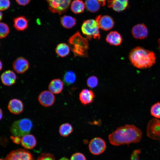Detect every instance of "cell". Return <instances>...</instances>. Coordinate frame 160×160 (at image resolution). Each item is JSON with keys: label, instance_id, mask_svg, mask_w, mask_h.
<instances>
[{"label": "cell", "instance_id": "cell-1", "mask_svg": "<svg viewBox=\"0 0 160 160\" xmlns=\"http://www.w3.org/2000/svg\"><path fill=\"white\" fill-rule=\"evenodd\" d=\"M141 130L135 126L126 124L117 128L108 136L111 144L115 146L139 142L142 138Z\"/></svg>", "mask_w": 160, "mask_h": 160}, {"label": "cell", "instance_id": "cell-2", "mask_svg": "<svg viewBox=\"0 0 160 160\" xmlns=\"http://www.w3.org/2000/svg\"><path fill=\"white\" fill-rule=\"evenodd\" d=\"M129 60L135 67L141 69L150 68L156 62V56L153 52L140 47L132 49L129 55Z\"/></svg>", "mask_w": 160, "mask_h": 160}, {"label": "cell", "instance_id": "cell-3", "mask_svg": "<svg viewBox=\"0 0 160 160\" xmlns=\"http://www.w3.org/2000/svg\"><path fill=\"white\" fill-rule=\"evenodd\" d=\"M70 48L74 57H87L89 49L88 42L78 31L71 36L68 40Z\"/></svg>", "mask_w": 160, "mask_h": 160}, {"label": "cell", "instance_id": "cell-4", "mask_svg": "<svg viewBox=\"0 0 160 160\" xmlns=\"http://www.w3.org/2000/svg\"><path fill=\"white\" fill-rule=\"evenodd\" d=\"M33 127L31 120L28 118H23L14 121L10 128L11 134L20 137L29 134Z\"/></svg>", "mask_w": 160, "mask_h": 160}, {"label": "cell", "instance_id": "cell-5", "mask_svg": "<svg viewBox=\"0 0 160 160\" xmlns=\"http://www.w3.org/2000/svg\"><path fill=\"white\" fill-rule=\"evenodd\" d=\"M99 28L95 20L89 19L83 22L81 29L86 38L90 40L92 39L99 40L100 39Z\"/></svg>", "mask_w": 160, "mask_h": 160}, {"label": "cell", "instance_id": "cell-6", "mask_svg": "<svg viewBox=\"0 0 160 160\" xmlns=\"http://www.w3.org/2000/svg\"><path fill=\"white\" fill-rule=\"evenodd\" d=\"M49 10L54 13L61 14L68 8L71 0H46Z\"/></svg>", "mask_w": 160, "mask_h": 160}, {"label": "cell", "instance_id": "cell-7", "mask_svg": "<svg viewBox=\"0 0 160 160\" xmlns=\"http://www.w3.org/2000/svg\"><path fill=\"white\" fill-rule=\"evenodd\" d=\"M147 136L151 139L160 140V120L153 118L148 122L147 127Z\"/></svg>", "mask_w": 160, "mask_h": 160}, {"label": "cell", "instance_id": "cell-8", "mask_svg": "<svg viewBox=\"0 0 160 160\" xmlns=\"http://www.w3.org/2000/svg\"><path fill=\"white\" fill-rule=\"evenodd\" d=\"M4 160H33L32 155L27 150L18 149L10 152Z\"/></svg>", "mask_w": 160, "mask_h": 160}, {"label": "cell", "instance_id": "cell-9", "mask_svg": "<svg viewBox=\"0 0 160 160\" xmlns=\"http://www.w3.org/2000/svg\"><path fill=\"white\" fill-rule=\"evenodd\" d=\"M106 148L105 141L102 138L96 137L93 138L89 144V149L90 153L95 155L103 153Z\"/></svg>", "mask_w": 160, "mask_h": 160}, {"label": "cell", "instance_id": "cell-10", "mask_svg": "<svg viewBox=\"0 0 160 160\" xmlns=\"http://www.w3.org/2000/svg\"><path fill=\"white\" fill-rule=\"evenodd\" d=\"M40 104L43 106L49 107L52 106L55 100V97L53 93L49 91H42L38 97Z\"/></svg>", "mask_w": 160, "mask_h": 160}, {"label": "cell", "instance_id": "cell-11", "mask_svg": "<svg viewBox=\"0 0 160 160\" xmlns=\"http://www.w3.org/2000/svg\"><path fill=\"white\" fill-rule=\"evenodd\" d=\"M95 20L99 28L104 31L110 30L114 26V21L111 17L108 15H98Z\"/></svg>", "mask_w": 160, "mask_h": 160}, {"label": "cell", "instance_id": "cell-12", "mask_svg": "<svg viewBox=\"0 0 160 160\" xmlns=\"http://www.w3.org/2000/svg\"><path fill=\"white\" fill-rule=\"evenodd\" d=\"M13 68L17 73L22 74L28 69L29 64L28 60L22 57L16 59L13 62Z\"/></svg>", "mask_w": 160, "mask_h": 160}, {"label": "cell", "instance_id": "cell-13", "mask_svg": "<svg viewBox=\"0 0 160 160\" xmlns=\"http://www.w3.org/2000/svg\"><path fill=\"white\" fill-rule=\"evenodd\" d=\"M133 37L136 39H144L148 36V31L146 26L144 24H139L134 26L132 31Z\"/></svg>", "mask_w": 160, "mask_h": 160}, {"label": "cell", "instance_id": "cell-14", "mask_svg": "<svg viewBox=\"0 0 160 160\" xmlns=\"http://www.w3.org/2000/svg\"><path fill=\"white\" fill-rule=\"evenodd\" d=\"M8 108L11 113L18 115L23 111L24 105L21 100L17 99H13L9 101Z\"/></svg>", "mask_w": 160, "mask_h": 160}, {"label": "cell", "instance_id": "cell-15", "mask_svg": "<svg viewBox=\"0 0 160 160\" xmlns=\"http://www.w3.org/2000/svg\"><path fill=\"white\" fill-rule=\"evenodd\" d=\"M1 79L2 82L4 85L11 86L15 83L17 76L14 71L11 70H8L1 74Z\"/></svg>", "mask_w": 160, "mask_h": 160}, {"label": "cell", "instance_id": "cell-16", "mask_svg": "<svg viewBox=\"0 0 160 160\" xmlns=\"http://www.w3.org/2000/svg\"><path fill=\"white\" fill-rule=\"evenodd\" d=\"M95 97L94 92L91 90L84 89L79 94V99L81 103L84 105L91 103Z\"/></svg>", "mask_w": 160, "mask_h": 160}, {"label": "cell", "instance_id": "cell-17", "mask_svg": "<svg viewBox=\"0 0 160 160\" xmlns=\"http://www.w3.org/2000/svg\"><path fill=\"white\" fill-rule=\"evenodd\" d=\"M128 4V0H109L107 2L109 7L117 12H121L125 10Z\"/></svg>", "mask_w": 160, "mask_h": 160}, {"label": "cell", "instance_id": "cell-18", "mask_svg": "<svg viewBox=\"0 0 160 160\" xmlns=\"http://www.w3.org/2000/svg\"><path fill=\"white\" fill-rule=\"evenodd\" d=\"M105 40L111 45L118 46L121 44L123 39L121 34L118 32L112 31L107 35Z\"/></svg>", "mask_w": 160, "mask_h": 160}, {"label": "cell", "instance_id": "cell-19", "mask_svg": "<svg viewBox=\"0 0 160 160\" xmlns=\"http://www.w3.org/2000/svg\"><path fill=\"white\" fill-rule=\"evenodd\" d=\"M21 144L26 149H32L36 144V139L33 135L28 134L22 137Z\"/></svg>", "mask_w": 160, "mask_h": 160}, {"label": "cell", "instance_id": "cell-20", "mask_svg": "<svg viewBox=\"0 0 160 160\" xmlns=\"http://www.w3.org/2000/svg\"><path fill=\"white\" fill-rule=\"evenodd\" d=\"M13 26L14 28L19 31H23L28 28V21L23 16H20L14 18Z\"/></svg>", "mask_w": 160, "mask_h": 160}, {"label": "cell", "instance_id": "cell-21", "mask_svg": "<svg viewBox=\"0 0 160 160\" xmlns=\"http://www.w3.org/2000/svg\"><path fill=\"white\" fill-rule=\"evenodd\" d=\"M63 83L61 80L58 79H54L49 83L48 89L53 94H58L63 90Z\"/></svg>", "mask_w": 160, "mask_h": 160}, {"label": "cell", "instance_id": "cell-22", "mask_svg": "<svg viewBox=\"0 0 160 160\" xmlns=\"http://www.w3.org/2000/svg\"><path fill=\"white\" fill-rule=\"evenodd\" d=\"M70 50L69 46L64 43L58 44L55 49L56 54L58 56L62 57L67 56L69 54Z\"/></svg>", "mask_w": 160, "mask_h": 160}, {"label": "cell", "instance_id": "cell-23", "mask_svg": "<svg viewBox=\"0 0 160 160\" xmlns=\"http://www.w3.org/2000/svg\"><path fill=\"white\" fill-rule=\"evenodd\" d=\"M60 23L64 28L70 29L76 24V20L75 18L71 16L64 15L61 17Z\"/></svg>", "mask_w": 160, "mask_h": 160}, {"label": "cell", "instance_id": "cell-24", "mask_svg": "<svg viewBox=\"0 0 160 160\" xmlns=\"http://www.w3.org/2000/svg\"><path fill=\"white\" fill-rule=\"evenodd\" d=\"M85 5L81 0H75L71 4V8L74 13L77 14L83 12L84 10Z\"/></svg>", "mask_w": 160, "mask_h": 160}, {"label": "cell", "instance_id": "cell-25", "mask_svg": "<svg viewBox=\"0 0 160 160\" xmlns=\"http://www.w3.org/2000/svg\"><path fill=\"white\" fill-rule=\"evenodd\" d=\"M84 4L87 9L92 12L97 11L100 8V5L97 0H86Z\"/></svg>", "mask_w": 160, "mask_h": 160}, {"label": "cell", "instance_id": "cell-26", "mask_svg": "<svg viewBox=\"0 0 160 160\" xmlns=\"http://www.w3.org/2000/svg\"><path fill=\"white\" fill-rule=\"evenodd\" d=\"M73 130V128L71 124L69 123H65L60 126L59 131L61 136L66 137L71 133Z\"/></svg>", "mask_w": 160, "mask_h": 160}, {"label": "cell", "instance_id": "cell-27", "mask_svg": "<svg viewBox=\"0 0 160 160\" xmlns=\"http://www.w3.org/2000/svg\"><path fill=\"white\" fill-rule=\"evenodd\" d=\"M76 77L75 73L72 71L66 72L63 77V81L66 85H70L74 83L76 80Z\"/></svg>", "mask_w": 160, "mask_h": 160}, {"label": "cell", "instance_id": "cell-28", "mask_svg": "<svg viewBox=\"0 0 160 160\" xmlns=\"http://www.w3.org/2000/svg\"><path fill=\"white\" fill-rule=\"evenodd\" d=\"M151 115L156 118H160V102H157L151 107L150 109Z\"/></svg>", "mask_w": 160, "mask_h": 160}, {"label": "cell", "instance_id": "cell-29", "mask_svg": "<svg viewBox=\"0 0 160 160\" xmlns=\"http://www.w3.org/2000/svg\"><path fill=\"white\" fill-rule=\"evenodd\" d=\"M9 32V28L6 24L0 22V39L6 37Z\"/></svg>", "mask_w": 160, "mask_h": 160}, {"label": "cell", "instance_id": "cell-30", "mask_svg": "<svg viewBox=\"0 0 160 160\" xmlns=\"http://www.w3.org/2000/svg\"><path fill=\"white\" fill-rule=\"evenodd\" d=\"M87 83L89 87L92 88H94L98 84V79L95 76H91L88 79Z\"/></svg>", "mask_w": 160, "mask_h": 160}, {"label": "cell", "instance_id": "cell-31", "mask_svg": "<svg viewBox=\"0 0 160 160\" xmlns=\"http://www.w3.org/2000/svg\"><path fill=\"white\" fill-rule=\"evenodd\" d=\"M36 160H55V158L51 154L43 153L38 157Z\"/></svg>", "mask_w": 160, "mask_h": 160}, {"label": "cell", "instance_id": "cell-32", "mask_svg": "<svg viewBox=\"0 0 160 160\" xmlns=\"http://www.w3.org/2000/svg\"><path fill=\"white\" fill-rule=\"evenodd\" d=\"M10 5L9 0H0V10L4 11L7 9Z\"/></svg>", "mask_w": 160, "mask_h": 160}, {"label": "cell", "instance_id": "cell-33", "mask_svg": "<svg viewBox=\"0 0 160 160\" xmlns=\"http://www.w3.org/2000/svg\"><path fill=\"white\" fill-rule=\"evenodd\" d=\"M70 160H87L85 156L82 153L77 152L73 154L71 156Z\"/></svg>", "mask_w": 160, "mask_h": 160}, {"label": "cell", "instance_id": "cell-34", "mask_svg": "<svg viewBox=\"0 0 160 160\" xmlns=\"http://www.w3.org/2000/svg\"><path fill=\"white\" fill-rule=\"evenodd\" d=\"M140 151L139 150H136L132 153L130 160H139V155Z\"/></svg>", "mask_w": 160, "mask_h": 160}, {"label": "cell", "instance_id": "cell-35", "mask_svg": "<svg viewBox=\"0 0 160 160\" xmlns=\"http://www.w3.org/2000/svg\"><path fill=\"white\" fill-rule=\"evenodd\" d=\"M10 138L14 143L16 144H19L21 143V139L20 137L14 135L11 136L10 137Z\"/></svg>", "mask_w": 160, "mask_h": 160}, {"label": "cell", "instance_id": "cell-36", "mask_svg": "<svg viewBox=\"0 0 160 160\" xmlns=\"http://www.w3.org/2000/svg\"><path fill=\"white\" fill-rule=\"evenodd\" d=\"M31 0H16V2L19 5L25 6L28 4Z\"/></svg>", "mask_w": 160, "mask_h": 160}, {"label": "cell", "instance_id": "cell-37", "mask_svg": "<svg viewBox=\"0 0 160 160\" xmlns=\"http://www.w3.org/2000/svg\"><path fill=\"white\" fill-rule=\"evenodd\" d=\"M100 4L103 6H104L105 5V2L106 0H97Z\"/></svg>", "mask_w": 160, "mask_h": 160}, {"label": "cell", "instance_id": "cell-38", "mask_svg": "<svg viewBox=\"0 0 160 160\" xmlns=\"http://www.w3.org/2000/svg\"><path fill=\"white\" fill-rule=\"evenodd\" d=\"M3 117V112L1 109L0 108V120L2 119Z\"/></svg>", "mask_w": 160, "mask_h": 160}, {"label": "cell", "instance_id": "cell-39", "mask_svg": "<svg viewBox=\"0 0 160 160\" xmlns=\"http://www.w3.org/2000/svg\"><path fill=\"white\" fill-rule=\"evenodd\" d=\"M3 67L2 63L1 61L0 60V71L2 69Z\"/></svg>", "mask_w": 160, "mask_h": 160}, {"label": "cell", "instance_id": "cell-40", "mask_svg": "<svg viewBox=\"0 0 160 160\" xmlns=\"http://www.w3.org/2000/svg\"><path fill=\"white\" fill-rule=\"evenodd\" d=\"M3 17V15L1 11L0 10V21H1Z\"/></svg>", "mask_w": 160, "mask_h": 160}, {"label": "cell", "instance_id": "cell-41", "mask_svg": "<svg viewBox=\"0 0 160 160\" xmlns=\"http://www.w3.org/2000/svg\"><path fill=\"white\" fill-rule=\"evenodd\" d=\"M59 160H69L68 159L65 157H63L60 159Z\"/></svg>", "mask_w": 160, "mask_h": 160}, {"label": "cell", "instance_id": "cell-42", "mask_svg": "<svg viewBox=\"0 0 160 160\" xmlns=\"http://www.w3.org/2000/svg\"><path fill=\"white\" fill-rule=\"evenodd\" d=\"M158 42H159V48L160 49V39H159V40Z\"/></svg>", "mask_w": 160, "mask_h": 160}, {"label": "cell", "instance_id": "cell-43", "mask_svg": "<svg viewBox=\"0 0 160 160\" xmlns=\"http://www.w3.org/2000/svg\"><path fill=\"white\" fill-rule=\"evenodd\" d=\"M0 160H4L2 159H0Z\"/></svg>", "mask_w": 160, "mask_h": 160}]
</instances>
